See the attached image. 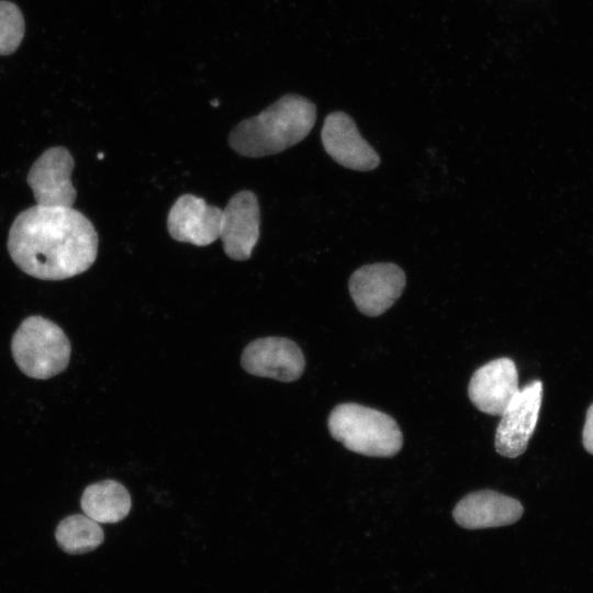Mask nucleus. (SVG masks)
<instances>
[{
    "instance_id": "1",
    "label": "nucleus",
    "mask_w": 593,
    "mask_h": 593,
    "mask_svg": "<svg viewBox=\"0 0 593 593\" xmlns=\"http://www.w3.org/2000/svg\"><path fill=\"white\" fill-rule=\"evenodd\" d=\"M8 250L23 272L42 280H63L92 266L98 254V235L81 212L36 204L13 221Z\"/></svg>"
},
{
    "instance_id": "2",
    "label": "nucleus",
    "mask_w": 593,
    "mask_h": 593,
    "mask_svg": "<svg viewBox=\"0 0 593 593\" xmlns=\"http://www.w3.org/2000/svg\"><path fill=\"white\" fill-rule=\"evenodd\" d=\"M316 107L299 94H286L258 115L243 120L230 133L228 144L239 155H275L303 141L314 126Z\"/></svg>"
},
{
    "instance_id": "3",
    "label": "nucleus",
    "mask_w": 593,
    "mask_h": 593,
    "mask_svg": "<svg viewBox=\"0 0 593 593\" xmlns=\"http://www.w3.org/2000/svg\"><path fill=\"white\" fill-rule=\"evenodd\" d=\"M327 424L334 439L357 454L391 457L403 445L402 432L390 415L357 403L335 406Z\"/></svg>"
},
{
    "instance_id": "4",
    "label": "nucleus",
    "mask_w": 593,
    "mask_h": 593,
    "mask_svg": "<svg viewBox=\"0 0 593 593\" xmlns=\"http://www.w3.org/2000/svg\"><path fill=\"white\" fill-rule=\"evenodd\" d=\"M19 369L30 378L48 379L63 372L69 363L70 343L63 329L40 315L22 321L11 342Z\"/></svg>"
},
{
    "instance_id": "5",
    "label": "nucleus",
    "mask_w": 593,
    "mask_h": 593,
    "mask_svg": "<svg viewBox=\"0 0 593 593\" xmlns=\"http://www.w3.org/2000/svg\"><path fill=\"white\" fill-rule=\"evenodd\" d=\"M406 284L403 269L392 262L365 265L349 278V293L365 315L379 316L401 296Z\"/></svg>"
},
{
    "instance_id": "6",
    "label": "nucleus",
    "mask_w": 593,
    "mask_h": 593,
    "mask_svg": "<svg viewBox=\"0 0 593 593\" xmlns=\"http://www.w3.org/2000/svg\"><path fill=\"white\" fill-rule=\"evenodd\" d=\"M542 399V383L534 380L512 399L496 428L495 450L510 458L522 455L537 425Z\"/></svg>"
},
{
    "instance_id": "7",
    "label": "nucleus",
    "mask_w": 593,
    "mask_h": 593,
    "mask_svg": "<svg viewBox=\"0 0 593 593\" xmlns=\"http://www.w3.org/2000/svg\"><path fill=\"white\" fill-rule=\"evenodd\" d=\"M74 166L71 154L61 146L48 148L35 160L26 180L37 205L72 208L77 195L71 182Z\"/></svg>"
},
{
    "instance_id": "8",
    "label": "nucleus",
    "mask_w": 593,
    "mask_h": 593,
    "mask_svg": "<svg viewBox=\"0 0 593 593\" xmlns=\"http://www.w3.org/2000/svg\"><path fill=\"white\" fill-rule=\"evenodd\" d=\"M242 367L250 374L291 382L305 367L300 347L286 337H264L250 342L243 350Z\"/></svg>"
},
{
    "instance_id": "9",
    "label": "nucleus",
    "mask_w": 593,
    "mask_h": 593,
    "mask_svg": "<svg viewBox=\"0 0 593 593\" xmlns=\"http://www.w3.org/2000/svg\"><path fill=\"white\" fill-rule=\"evenodd\" d=\"M321 139L325 152L339 165L357 171H370L380 165V156L361 136L354 120L346 113H329L323 124Z\"/></svg>"
},
{
    "instance_id": "10",
    "label": "nucleus",
    "mask_w": 593,
    "mask_h": 593,
    "mask_svg": "<svg viewBox=\"0 0 593 593\" xmlns=\"http://www.w3.org/2000/svg\"><path fill=\"white\" fill-rule=\"evenodd\" d=\"M260 209L256 194L243 190L234 194L222 214L220 238L225 254L234 260L250 257L259 238Z\"/></svg>"
},
{
    "instance_id": "11",
    "label": "nucleus",
    "mask_w": 593,
    "mask_h": 593,
    "mask_svg": "<svg viewBox=\"0 0 593 593\" xmlns=\"http://www.w3.org/2000/svg\"><path fill=\"white\" fill-rule=\"evenodd\" d=\"M223 210L193 194L180 195L170 208L167 228L178 242L208 246L221 234Z\"/></svg>"
},
{
    "instance_id": "12",
    "label": "nucleus",
    "mask_w": 593,
    "mask_h": 593,
    "mask_svg": "<svg viewBox=\"0 0 593 593\" xmlns=\"http://www.w3.org/2000/svg\"><path fill=\"white\" fill-rule=\"evenodd\" d=\"M519 391L515 362L506 357L489 361L471 377L468 395L472 404L489 415L501 416Z\"/></svg>"
},
{
    "instance_id": "13",
    "label": "nucleus",
    "mask_w": 593,
    "mask_h": 593,
    "mask_svg": "<svg viewBox=\"0 0 593 593\" xmlns=\"http://www.w3.org/2000/svg\"><path fill=\"white\" fill-rule=\"evenodd\" d=\"M523 512V505L516 499L492 490H480L461 499L452 515L461 527L480 529L513 524Z\"/></svg>"
},
{
    "instance_id": "14",
    "label": "nucleus",
    "mask_w": 593,
    "mask_h": 593,
    "mask_svg": "<svg viewBox=\"0 0 593 593\" xmlns=\"http://www.w3.org/2000/svg\"><path fill=\"white\" fill-rule=\"evenodd\" d=\"M132 505L131 495L120 482L104 480L88 485L80 506L97 523H118L125 518Z\"/></svg>"
},
{
    "instance_id": "15",
    "label": "nucleus",
    "mask_w": 593,
    "mask_h": 593,
    "mask_svg": "<svg viewBox=\"0 0 593 593\" xmlns=\"http://www.w3.org/2000/svg\"><path fill=\"white\" fill-rule=\"evenodd\" d=\"M55 538L64 551L78 555L99 547L104 540V533L92 518L85 514H75L59 522Z\"/></svg>"
},
{
    "instance_id": "16",
    "label": "nucleus",
    "mask_w": 593,
    "mask_h": 593,
    "mask_svg": "<svg viewBox=\"0 0 593 593\" xmlns=\"http://www.w3.org/2000/svg\"><path fill=\"white\" fill-rule=\"evenodd\" d=\"M25 32L24 18L16 4L0 0V55H10L20 46Z\"/></svg>"
},
{
    "instance_id": "17",
    "label": "nucleus",
    "mask_w": 593,
    "mask_h": 593,
    "mask_svg": "<svg viewBox=\"0 0 593 593\" xmlns=\"http://www.w3.org/2000/svg\"><path fill=\"white\" fill-rule=\"evenodd\" d=\"M582 443L585 450L593 455V403L586 412L582 433Z\"/></svg>"
},
{
    "instance_id": "18",
    "label": "nucleus",
    "mask_w": 593,
    "mask_h": 593,
    "mask_svg": "<svg viewBox=\"0 0 593 593\" xmlns=\"http://www.w3.org/2000/svg\"><path fill=\"white\" fill-rule=\"evenodd\" d=\"M211 104H212L213 107H217L219 101H217V100H214V101L211 102Z\"/></svg>"
}]
</instances>
